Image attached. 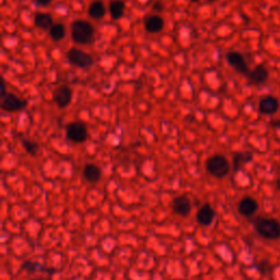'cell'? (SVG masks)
Returning <instances> with one entry per match:
<instances>
[{
  "label": "cell",
  "mask_w": 280,
  "mask_h": 280,
  "mask_svg": "<svg viewBox=\"0 0 280 280\" xmlns=\"http://www.w3.org/2000/svg\"><path fill=\"white\" fill-rule=\"evenodd\" d=\"M71 40L78 45H88L94 37V28L87 20L78 19L70 24Z\"/></svg>",
  "instance_id": "1"
},
{
  "label": "cell",
  "mask_w": 280,
  "mask_h": 280,
  "mask_svg": "<svg viewBox=\"0 0 280 280\" xmlns=\"http://www.w3.org/2000/svg\"><path fill=\"white\" fill-rule=\"evenodd\" d=\"M276 188L280 191V176H279V178H278L277 181H276Z\"/></svg>",
  "instance_id": "25"
},
{
  "label": "cell",
  "mask_w": 280,
  "mask_h": 280,
  "mask_svg": "<svg viewBox=\"0 0 280 280\" xmlns=\"http://www.w3.org/2000/svg\"><path fill=\"white\" fill-rule=\"evenodd\" d=\"M34 26L37 29L44 31H50V29L53 27L54 20L53 16L48 12H37L34 16Z\"/></svg>",
  "instance_id": "16"
},
{
  "label": "cell",
  "mask_w": 280,
  "mask_h": 280,
  "mask_svg": "<svg viewBox=\"0 0 280 280\" xmlns=\"http://www.w3.org/2000/svg\"><path fill=\"white\" fill-rule=\"evenodd\" d=\"M145 30L150 34H158L164 29V20L159 13H152L144 19Z\"/></svg>",
  "instance_id": "11"
},
{
  "label": "cell",
  "mask_w": 280,
  "mask_h": 280,
  "mask_svg": "<svg viewBox=\"0 0 280 280\" xmlns=\"http://www.w3.org/2000/svg\"><path fill=\"white\" fill-rule=\"evenodd\" d=\"M189 1H193V2H196V1H198V0H189Z\"/></svg>",
  "instance_id": "28"
},
{
  "label": "cell",
  "mask_w": 280,
  "mask_h": 280,
  "mask_svg": "<svg viewBox=\"0 0 280 280\" xmlns=\"http://www.w3.org/2000/svg\"><path fill=\"white\" fill-rule=\"evenodd\" d=\"M280 107L279 100L276 96L266 95L262 97L258 102V111L260 114L274 115L276 114Z\"/></svg>",
  "instance_id": "10"
},
{
  "label": "cell",
  "mask_w": 280,
  "mask_h": 280,
  "mask_svg": "<svg viewBox=\"0 0 280 280\" xmlns=\"http://www.w3.org/2000/svg\"><path fill=\"white\" fill-rule=\"evenodd\" d=\"M106 13V7L102 0H93L88 8V16L93 20H101Z\"/></svg>",
  "instance_id": "17"
},
{
  "label": "cell",
  "mask_w": 280,
  "mask_h": 280,
  "mask_svg": "<svg viewBox=\"0 0 280 280\" xmlns=\"http://www.w3.org/2000/svg\"><path fill=\"white\" fill-rule=\"evenodd\" d=\"M125 2L123 0H111L109 4V13L113 20H120L125 13Z\"/></svg>",
  "instance_id": "19"
},
{
  "label": "cell",
  "mask_w": 280,
  "mask_h": 280,
  "mask_svg": "<svg viewBox=\"0 0 280 280\" xmlns=\"http://www.w3.org/2000/svg\"><path fill=\"white\" fill-rule=\"evenodd\" d=\"M225 61H227L229 66L234 71H237L240 75L248 77L250 69L249 68L247 60H245L242 54L239 52H229L225 55Z\"/></svg>",
  "instance_id": "8"
},
{
  "label": "cell",
  "mask_w": 280,
  "mask_h": 280,
  "mask_svg": "<svg viewBox=\"0 0 280 280\" xmlns=\"http://www.w3.org/2000/svg\"><path fill=\"white\" fill-rule=\"evenodd\" d=\"M82 175L87 182L89 183H97L102 178V170L99 165L94 163H86L83 166Z\"/></svg>",
  "instance_id": "15"
},
{
  "label": "cell",
  "mask_w": 280,
  "mask_h": 280,
  "mask_svg": "<svg viewBox=\"0 0 280 280\" xmlns=\"http://www.w3.org/2000/svg\"><path fill=\"white\" fill-rule=\"evenodd\" d=\"M207 1H209V2H215L216 0H207Z\"/></svg>",
  "instance_id": "27"
},
{
  "label": "cell",
  "mask_w": 280,
  "mask_h": 280,
  "mask_svg": "<svg viewBox=\"0 0 280 280\" xmlns=\"http://www.w3.org/2000/svg\"><path fill=\"white\" fill-rule=\"evenodd\" d=\"M253 160V154L249 151H241L234 154L232 159V168L234 172H238L240 169H242L245 164Z\"/></svg>",
  "instance_id": "18"
},
{
  "label": "cell",
  "mask_w": 280,
  "mask_h": 280,
  "mask_svg": "<svg viewBox=\"0 0 280 280\" xmlns=\"http://www.w3.org/2000/svg\"><path fill=\"white\" fill-rule=\"evenodd\" d=\"M269 71L264 65L255 66L253 69H250L248 75V80L255 86H260L268 80Z\"/></svg>",
  "instance_id": "14"
},
{
  "label": "cell",
  "mask_w": 280,
  "mask_h": 280,
  "mask_svg": "<svg viewBox=\"0 0 280 280\" xmlns=\"http://www.w3.org/2000/svg\"><path fill=\"white\" fill-rule=\"evenodd\" d=\"M66 136L68 140L75 142V144H82V142L87 141L88 137H89L88 127L82 122H71L66 127Z\"/></svg>",
  "instance_id": "5"
},
{
  "label": "cell",
  "mask_w": 280,
  "mask_h": 280,
  "mask_svg": "<svg viewBox=\"0 0 280 280\" xmlns=\"http://www.w3.org/2000/svg\"><path fill=\"white\" fill-rule=\"evenodd\" d=\"M254 229L260 238L269 241L280 239V222L274 218L260 217L254 220Z\"/></svg>",
  "instance_id": "2"
},
{
  "label": "cell",
  "mask_w": 280,
  "mask_h": 280,
  "mask_svg": "<svg viewBox=\"0 0 280 280\" xmlns=\"http://www.w3.org/2000/svg\"><path fill=\"white\" fill-rule=\"evenodd\" d=\"M216 218V210L210 204H204L196 214V220L203 227H209Z\"/></svg>",
  "instance_id": "13"
},
{
  "label": "cell",
  "mask_w": 280,
  "mask_h": 280,
  "mask_svg": "<svg viewBox=\"0 0 280 280\" xmlns=\"http://www.w3.org/2000/svg\"><path fill=\"white\" fill-rule=\"evenodd\" d=\"M67 60L72 66L80 69H90L94 65V58L89 53L80 50L78 47H71L67 51Z\"/></svg>",
  "instance_id": "4"
},
{
  "label": "cell",
  "mask_w": 280,
  "mask_h": 280,
  "mask_svg": "<svg viewBox=\"0 0 280 280\" xmlns=\"http://www.w3.org/2000/svg\"><path fill=\"white\" fill-rule=\"evenodd\" d=\"M33 1L36 4H38L40 7H47V6H50L54 0H33Z\"/></svg>",
  "instance_id": "24"
},
{
  "label": "cell",
  "mask_w": 280,
  "mask_h": 280,
  "mask_svg": "<svg viewBox=\"0 0 280 280\" xmlns=\"http://www.w3.org/2000/svg\"><path fill=\"white\" fill-rule=\"evenodd\" d=\"M28 106V101L18 96L11 92H7L6 94L1 96V109L6 112H20L23 111Z\"/></svg>",
  "instance_id": "6"
},
{
  "label": "cell",
  "mask_w": 280,
  "mask_h": 280,
  "mask_svg": "<svg viewBox=\"0 0 280 280\" xmlns=\"http://www.w3.org/2000/svg\"><path fill=\"white\" fill-rule=\"evenodd\" d=\"M152 10H154L156 13H161L162 11L164 10V3L161 1V0H156V1L152 4Z\"/></svg>",
  "instance_id": "23"
},
{
  "label": "cell",
  "mask_w": 280,
  "mask_h": 280,
  "mask_svg": "<svg viewBox=\"0 0 280 280\" xmlns=\"http://www.w3.org/2000/svg\"><path fill=\"white\" fill-rule=\"evenodd\" d=\"M172 209L181 217H187L191 210V201L188 196L180 195L172 200Z\"/></svg>",
  "instance_id": "12"
},
{
  "label": "cell",
  "mask_w": 280,
  "mask_h": 280,
  "mask_svg": "<svg viewBox=\"0 0 280 280\" xmlns=\"http://www.w3.org/2000/svg\"><path fill=\"white\" fill-rule=\"evenodd\" d=\"M72 89L67 85L57 86L53 91V101L60 109H66L72 101Z\"/></svg>",
  "instance_id": "7"
},
{
  "label": "cell",
  "mask_w": 280,
  "mask_h": 280,
  "mask_svg": "<svg viewBox=\"0 0 280 280\" xmlns=\"http://www.w3.org/2000/svg\"><path fill=\"white\" fill-rule=\"evenodd\" d=\"M22 268L26 269L27 272L31 273V274L36 273V272H50V273H52L51 269H47L45 267H43L42 265H38L37 263L31 262V260H27V262L22 265Z\"/></svg>",
  "instance_id": "22"
},
{
  "label": "cell",
  "mask_w": 280,
  "mask_h": 280,
  "mask_svg": "<svg viewBox=\"0 0 280 280\" xmlns=\"http://www.w3.org/2000/svg\"><path fill=\"white\" fill-rule=\"evenodd\" d=\"M21 145L23 147V149L27 151V154L31 156H36L38 149H40V146H38L37 142L30 139H22Z\"/></svg>",
  "instance_id": "21"
},
{
  "label": "cell",
  "mask_w": 280,
  "mask_h": 280,
  "mask_svg": "<svg viewBox=\"0 0 280 280\" xmlns=\"http://www.w3.org/2000/svg\"><path fill=\"white\" fill-rule=\"evenodd\" d=\"M206 170L216 179H223L231 171V163L223 155H215L206 161Z\"/></svg>",
  "instance_id": "3"
},
{
  "label": "cell",
  "mask_w": 280,
  "mask_h": 280,
  "mask_svg": "<svg viewBox=\"0 0 280 280\" xmlns=\"http://www.w3.org/2000/svg\"><path fill=\"white\" fill-rule=\"evenodd\" d=\"M259 209L258 201L250 197V196H244V197L239 201L238 211L241 216L245 218H250L257 213Z\"/></svg>",
  "instance_id": "9"
},
{
  "label": "cell",
  "mask_w": 280,
  "mask_h": 280,
  "mask_svg": "<svg viewBox=\"0 0 280 280\" xmlns=\"http://www.w3.org/2000/svg\"><path fill=\"white\" fill-rule=\"evenodd\" d=\"M66 32L67 31L65 24L57 22L53 24V27L50 29V31H48V35H50V37L52 38V41L60 42L65 38Z\"/></svg>",
  "instance_id": "20"
},
{
  "label": "cell",
  "mask_w": 280,
  "mask_h": 280,
  "mask_svg": "<svg viewBox=\"0 0 280 280\" xmlns=\"http://www.w3.org/2000/svg\"><path fill=\"white\" fill-rule=\"evenodd\" d=\"M32 280H47V279H44V278H33Z\"/></svg>",
  "instance_id": "26"
}]
</instances>
